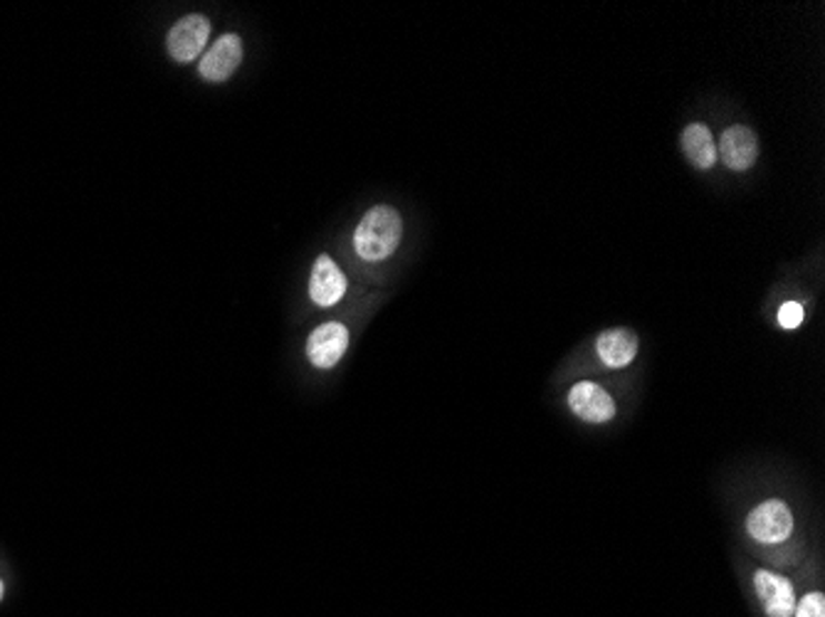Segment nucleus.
I'll return each mask as SVG.
<instances>
[{
	"label": "nucleus",
	"instance_id": "f257e3e1",
	"mask_svg": "<svg viewBox=\"0 0 825 617\" xmlns=\"http://www.w3.org/2000/svg\"><path fill=\"white\" fill-rule=\"evenodd\" d=\"M401 237H403L401 213L391 205H373L356 225L354 250L364 262H383L399 250Z\"/></svg>",
	"mask_w": 825,
	"mask_h": 617
},
{
	"label": "nucleus",
	"instance_id": "0eeeda50",
	"mask_svg": "<svg viewBox=\"0 0 825 617\" xmlns=\"http://www.w3.org/2000/svg\"><path fill=\"white\" fill-rule=\"evenodd\" d=\"M717 159H722L730 171H749L758 159V139L754 131L744 124L724 129L717 143Z\"/></svg>",
	"mask_w": 825,
	"mask_h": 617
},
{
	"label": "nucleus",
	"instance_id": "6e6552de",
	"mask_svg": "<svg viewBox=\"0 0 825 617\" xmlns=\"http://www.w3.org/2000/svg\"><path fill=\"white\" fill-rule=\"evenodd\" d=\"M754 588L768 617H794L796 590L794 583L772 570L754 573Z\"/></svg>",
	"mask_w": 825,
	"mask_h": 617
},
{
	"label": "nucleus",
	"instance_id": "4468645a",
	"mask_svg": "<svg viewBox=\"0 0 825 617\" xmlns=\"http://www.w3.org/2000/svg\"><path fill=\"white\" fill-rule=\"evenodd\" d=\"M0 595H3V586H0Z\"/></svg>",
	"mask_w": 825,
	"mask_h": 617
},
{
	"label": "nucleus",
	"instance_id": "9d476101",
	"mask_svg": "<svg viewBox=\"0 0 825 617\" xmlns=\"http://www.w3.org/2000/svg\"><path fill=\"white\" fill-rule=\"evenodd\" d=\"M637 348H641V341L625 326L608 328L596 338V354L608 368L631 366L637 356Z\"/></svg>",
	"mask_w": 825,
	"mask_h": 617
},
{
	"label": "nucleus",
	"instance_id": "1a4fd4ad",
	"mask_svg": "<svg viewBox=\"0 0 825 617\" xmlns=\"http://www.w3.org/2000/svg\"><path fill=\"white\" fill-rule=\"evenodd\" d=\"M349 290L346 274L341 272L339 264L329 255H319L312 264V277H310V300L316 306H334Z\"/></svg>",
	"mask_w": 825,
	"mask_h": 617
},
{
	"label": "nucleus",
	"instance_id": "7ed1b4c3",
	"mask_svg": "<svg viewBox=\"0 0 825 617\" xmlns=\"http://www.w3.org/2000/svg\"><path fill=\"white\" fill-rule=\"evenodd\" d=\"M569 407H571V413L581 417L583 423H593V425L611 423L615 413H618L613 395L593 381L574 383V388L569 391Z\"/></svg>",
	"mask_w": 825,
	"mask_h": 617
},
{
	"label": "nucleus",
	"instance_id": "f8f14e48",
	"mask_svg": "<svg viewBox=\"0 0 825 617\" xmlns=\"http://www.w3.org/2000/svg\"><path fill=\"white\" fill-rule=\"evenodd\" d=\"M803 316H806V308H803L801 302H784L778 306L776 322L784 332H794V328L803 324Z\"/></svg>",
	"mask_w": 825,
	"mask_h": 617
},
{
	"label": "nucleus",
	"instance_id": "423d86ee",
	"mask_svg": "<svg viewBox=\"0 0 825 617\" xmlns=\"http://www.w3.org/2000/svg\"><path fill=\"white\" fill-rule=\"evenodd\" d=\"M349 348V328L339 322L316 326L306 338V358L314 368H334Z\"/></svg>",
	"mask_w": 825,
	"mask_h": 617
},
{
	"label": "nucleus",
	"instance_id": "20e7f679",
	"mask_svg": "<svg viewBox=\"0 0 825 617\" xmlns=\"http://www.w3.org/2000/svg\"><path fill=\"white\" fill-rule=\"evenodd\" d=\"M240 62H243V40L235 32H225L213 42V48L203 52L198 72L208 82H225L240 68Z\"/></svg>",
	"mask_w": 825,
	"mask_h": 617
},
{
	"label": "nucleus",
	"instance_id": "ddd939ff",
	"mask_svg": "<svg viewBox=\"0 0 825 617\" xmlns=\"http://www.w3.org/2000/svg\"><path fill=\"white\" fill-rule=\"evenodd\" d=\"M794 617H825V595L823 593H808L806 598L796 603Z\"/></svg>",
	"mask_w": 825,
	"mask_h": 617
},
{
	"label": "nucleus",
	"instance_id": "39448f33",
	"mask_svg": "<svg viewBox=\"0 0 825 617\" xmlns=\"http://www.w3.org/2000/svg\"><path fill=\"white\" fill-rule=\"evenodd\" d=\"M208 38H211V23H208V18L191 13L181 18L179 23L171 28L167 48L175 62H193L198 60V54L205 50Z\"/></svg>",
	"mask_w": 825,
	"mask_h": 617
},
{
	"label": "nucleus",
	"instance_id": "f03ea898",
	"mask_svg": "<svg viewBox=\"0 0 825 617\" xmlns=\"http://www.w3.org/2000/svg\"><path fill=\"white\" fill-rule=\"evenodd\" d=\"M746 532L754 542L764 546L784 544L786 538L794 534V514L781 499H766L754 506L752 514L746 516Z\"/></svg>",
	"mask_w": 825,
	"mask_h": 617
},
{
	"label": "nucleus",
	"instance_id": "9b49d317",
	"mask_svg": "<svg viewBox=\"0 0 825 617\" xmlns=\"http://www.w3.org/2000/svg\"><path fill=\"white\" fill-rule=\"evenodd\" d=\"M682 151H685L687 161L700 171H710L717 163V141H714L707 124H690L682 131Z\"/></svg>",
	"mask_w": 825,
	"mask_h": 617
}]
</instances>
